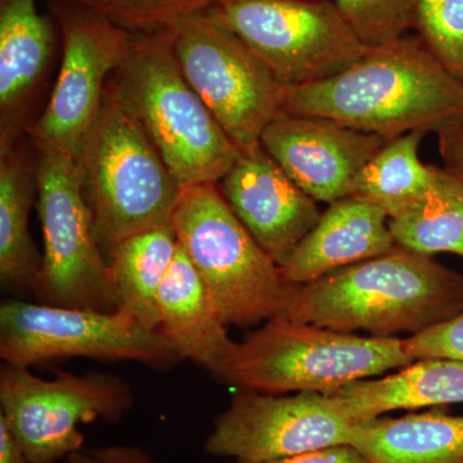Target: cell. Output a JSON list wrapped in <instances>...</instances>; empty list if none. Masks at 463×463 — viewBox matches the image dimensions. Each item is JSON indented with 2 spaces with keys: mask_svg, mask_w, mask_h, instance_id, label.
Segmentation results:
<instances>
[{
  "mask_svg": "<svg viewBox=\"0 0 463 463\" xmlns=\"http://www.w3.org/2000/svg\"><path fill=\"white\" fill-rule=\"evenodd\" d=\"M411 362L403 340L358 336L279 316L234 344L214 379L264 394H326Z\"/></svg>",
  "mask_w": 463,
  "mask_h": 463,
  "instance_id": "obj_4",
  "label": "cell"
},
{
  "mask_svg": "<svg viewBox=\"0 0 463 463\" xmlns=\"http://www.w3.org/2000/svg\"><path fill=\"white\" fill-rule=\"evenodd\" d=\"M463 310V276L401 246L307 285L291 286L282 317L373 336L416 335Z\"/></svg>",
  "mask_w": 463,
  "mask_h": 463,
  "instance_id": "obj_2",
  "label": "cell"
},
{
  "mask_svg": "<svg viewBox=\"0 0 463 463\" xmlns=\"http://www.w3.org/2000/svg\"><path fill=\"white\" fill-rule=\"evenodd\" d=\"M368 47L397 41L413 27L416 0H334Z\"/></svg>",
  "mask_w": 463,
  "mask_h": 463,
  "instance_id": "obj_27",
  "label": "cell"
},
{
  "mask_svg": "<svg viewBox=\"0 0 463 463\" xmlns=\"http://www.w3.org/2000/svg\"><path fill=\"white\" fill-rule=\"evenodd\" d=\"M65 463H100L96 456L91 452H80L72 453L71 456L67 457Z\"/></svg>",
  "mask_w": 463,
  "mask_h": 463,
  "instance_id": "obj_33",
  "label": "cell"
},
{
  "mask_svg": "<svg viewBox=\"0 0 463 463\" xmlns=\"http://www.w3.org/2000/svg\"><path fill=\"white\" fill-rule=\"evenodd\" d=\"M326 395L353 422L370 421L392 411L459 404L463 403V364L419 359L397 373L356 381Z\"/></svg>",
  "mask_w": 463,
  "mask_h": 463,
  "instance_id": "obj_19",
  "label": "cell"
},
{
  "mask_svg": "<svg viewBox=\"0 0 463 463\" xmlns=\"http://www.w3.org/2000/svg\"><path fill=\"white\" fill-rule=\"evenodd\" d=\"M389 141L330 118L281 112L260 145L301 190L330 205L349 196L356 175Z\"/></svg>",
  "mask_w": 463,
  "mask_h": 463,
  "instance_id": "obj_14",
  "label": "cell"
},
{
  "mask_svg": "<svg viewBox=\"0 0 463 463\" xmlns=\"http://www.w3.org/2000/svg\"><path fill=\"white\" fill-rule=\"evenodd\" d=\"M236 463V462H234ZM260 463H368L364 455L353 446L323 448L313 452L285 457Z\"/></svg>",
  "mask_w": 463,
  "mask_h": 463,
  "instance_id": "obj_29",
  "label": "cell"
},
{
  "mask_svg": "<svg viewBox=\"0 0 463 463\" xmlns=\"http://www.w3.org/2000/svg\"><path fill=\"white\" fill-rule=\"evenodd\" d=\"M0 463H30L3 419H0Z\"/></svg>",
  "mask_w": 463,
  "mask_h": 463,
  "instance_id": "obj_32",
  "label": "cell"
},
{
  "mask_svg": "<svg viewBox=\"0 0 463 463\" xmlns=\"http://www.w3.org/2000/svg\"><path fill=\"white\" fill-rule=\"evenodd\" d=\"M132 386L109 373L57 371L43 380L29 367H0V419L30 463H56L80 452L79 429L94 421L118 423L132 410Z\"/></svg>",
  "mask_w": 463,
  "mask_h": 463,
  "instance_id": "obj_10",
  "label": "cell"
},
{
  "mask_svg": "<svg viewBox=\"0 0 463 463\" xmlns=\"http://www.w3.org/2000/svg\"><path fill=\"white\" fill-rule=\"evenodd\" d=\"M51 11L62 35L60 74L47 108L25 132L33 147L79 160L102 109L109 78L127 56L133 33L65 0H52Z\"/></svg>",
  "mask_w": 463,
  "mask_h": 463,
  "instance_id": "obj_12",
  "label": "cell"
},
{
  "mask_svg": "<svg viewBox=\"0 0 463 463\" xmlns=\"http://www.w3.org/2000/svg\"><path fill=\"white\" fill-rule=\"evenodd\" d=\"M108 90L138 121L181 183H219L241 152L183 75L167 30L132 33Z\"/></svg>",
  "mask_w": 463,
  "mask_h": 463,
  "instance_id": "obj_3",
  "label": "cell"
},
{
  "mask_svg": "<svg viewBox=\"0 0 463 463\" xmlns=\"http://www.w3.org/2000/svg\"><path fill=\"white\" fill-rule=\"evenodd\" d=\"M383 210L359 197L330 203L313 230L279 264L289 286L318 281L397 246Z\"/></svg>",
  "mask_w": 463,
  "mask_h": 463,
  "instance_id": "obj_16",
  "label": "cell"
},
{
  "mask_svg": "<svg viewBox=\"0 0 463 463\" xmlns=\"http://www.w3.org/2000/svg\"><path fill=\"white\" fill-rule=\"evenodd\" d=\"M210 11L288 87L339 74L371 48L334 0H216Z\"/></svg>",
  "mask_w": 463,
  "mask_h": 463,
  "instance_id": "obj_11",
  "label": "cell"
},
{
  "mask_svg": "<svg viewBox=\"0 0 463 463\" xmlns=\"http://www.w3.org/2000/svg\"><path fill=\"white\" fill-rule=\"evenodd\" d=\"M78 163L105 254L134 234L170 225L181 199V183L138 121L108 88Z\"/></svg>",
  "mask_w": 463,
  "mask_h": 463,
  "instance_id": "obj_5",
  "label": "cell"
},
{
  "mask_svg": "<svg viewBox=\"0 0 463 463\" xmlns=\"http://www.w3.org/2000/svg\"><path fill=\"white\" fill-rule=\"evenodd\" d=\"M183 75L241 154L260 145L288 87L210 8L166 29Z\"/></svg>",
  "mask_w": 463,
  "mask_h": 463,
  "instance_id": "obj_9",
  "label": "cell"
},
{
  "mask_svg": "<svg viewBox=\"0 0 463 463\" xmlns=\"http://www.w3.org/2000/svg\"><path fill=\"white\" fill-rule=\"evenodd\" d=\"M178 249L172 225L141 232L115 246L109 268L118 310L151 330L160 328L158 292Z\"/></svg>",
  "mask_w": 463,
  "mask_h": 463,
  "instance_id": "obj_22",
  "label": "cell"
},
{
  "mask_svg": "<svg viewBox=\"0 0 463 463\" xmlns=\"http://www.w3.org/2000/svg\"><path fill=\"white\" fill-rule=\"evenodd\" d=\"M413 27L429 51L463 81V0H416Z\"/></svg>",
  "mask_w": 463,
  "mask_h": 463,
  "instance_id": "obj_26",
  "label": "cell"
},
{
  "mask_svg": "<svg viewBox=\"0 0 463 463\" xmlns=\"http://www.w3.org/2000/svg\"><path fill=\"white\" fill-rule=\"evenodd\" d=\"M389 225L401 248L428 257L450 252L463 258L462 179L440 169L428 194Z\"/></svg>",
  "mask_w": 463,
  "mask_h": 463,
  "instance_id": "obj_24",
  "label": "cell"
},
{
  "mask_svg": "<svg viewBox=\"0 0 463 463\" xmlns=\"http://www.w3.org/2000/svg\"><path fill=\"white\" fill-rule=\"evenodd\" d=\"M35 197V161L25 148L14 146L0 154V279L21 291H35L42 269L29 232Z\"/></svg>",
  "mask_w": 463,
  "mask_h": 463,
  "instance_id": "obj_21",
  "label": "cell"
},
{
  "mask_svg": "<svg viewBox=\"0 0 463 463\" xmlns=\"http://www.w3.org/2000/svg\"><path fill=\"white\" fill-rule=\"evenodd\" d=\"M218 185L232 212L277 264L321 218L316 200L261 145L241 154Z\"/></svg>",
  "mask_w": 463,
  "mask_h": 463,
  "instance_id": "obj_15",
  "label": "cell"
},
{
  "mask_svg": "<svg viewBox=\"0 0 463 463\" xmlns=\"http://www.w3.org/2000/svg\"><path fill=\"white\" fill-rule=\"evenodd\" d=\"M36 209L43 232L39 303L112 312L111 268L94 231L76 158L35 147Z\"/></svg>",
  "mask_w": 463,
  "mask_h": 463,
  "instance_id": "obj_7",
  "label": "cell"
},
{
  "mask_svg": "<svg viewBox=\"0 0 463 463\" xmlns=\"http://www.w3.org/2000/svg\"><path fill=\"white\" fill-rule=\"evenodd\" d=\"M160 330L184 361L215 377L236 341L219 315L209 289L179 245L172 268L158 292Z\"/></svg>",
  "mask_w": 463,
  "mask_h": 463,
  "instance_id": "obj_18",
  "label": "cell"
},
{
  "mask_svg": "<svg viewBox=\"0 0 463 463\" xmlns=\"http://www.w3.org/2000/svg\"><path fill=\"white\" fill-rule=\"evenodd\" d=\"M215 417L203 449L236 463L273 461L336 446H352L350 421L322 392L264 394L237 389Z\"/></svg>",
  "mask_w": 463,
  "mask_h": 463,
  "instance_id": "obj_13",
  "label": "cell"
},
{
  "mask_svg": "<svg viewBox=\"0 0 463 463\" xmlns=\"http://www.w3.org/2000/svg\"><path fill=\"white\" fill-rule=\"evenodd\" d=\"M403 341L405 352L412 361L450 359L463 364V310Z\"/></svg>",
  "mask_w": 463,
  "mask_h": 463,
  "instance_id": "obj_28",
  "label": "cell"
},
{
  "mask_svg": "<svg viewBox=\"0 0 463 463\" xmlns=\"http://www.w3.org/2000/svg\"><path fill=\"white\" fill-rule=\"evenodd\" d=\"M425 132H411L390 139L353 182L349 196L380 207L390 219L398 218L428 194L439 172L425 165L419 148Z\"/></svg>",
  "mask_w": 463,
  "mask_h": 463,
  "instance_id": "obj_23",
  "label": "cell"
},
{
  "mask_svg": "<svg viewBox=\"0 0 463 463\" xmlns=\"http://www.w3.org/2000/svg\"><path fill=\"white\" fill-rule=\"evenodd\" d=\"M441 152L449 164V170L463 181V129L440 134Z\"/></svg>",
  "mask_w": 463,
  "mask_h": 463,
  "instance_id": "obj_31",
  "label": "cell"
},
{
  "mask_svg": "<svg viewBox=\"0 0 463 463\" xmlns=\"http://www.w3.org/2000/svg\"><path fill=\"white\" fill-rule=\"evenodd\" d=\"M0 358L32 367L70 358L137 362L172 370L184 358L160 330H151L124 310L65 307L29 301L0 306Z\"/></svg>",
  "mask_w": 463,
  "mask_h": 463,
  "instance_id": "obj_8",
  "label": "cell"
},
{
  "mask_svg": "<svg viewBox=\"0 0 463 463\" xmlns=\"http://www.w3.org/2000/svg\"><path fill=\"white\" fill-rule=\"evenodd\" d=\"M130 33L166 30L183 18L212 7L216 0H65Z\"/></svg>",
  "mask_w": 463,
  "mask_h": 463,
  "instance_id": "obj_25",
  "label": "cell"
},
{
  "mask_svg": "<svg viewBox=\"0 0 463 463\" xmlns=\"http://www.w3.org/2000/svg\"><path fill=\"white\" fill-rule=\"evenodd\" d=\"M100 463H156L147 450L129 444H115L91 450Z\"/></svg>",
  "mask_w": 463,
  "mask_h": 463,
  "instance_id": "obj_30",
  "label": "cell"
},
{
  "mask_svg": "<svg viewBox=\"0 0 463 463\" xmlns=\"http://www.w3.org/2000/svg\"><path fill=\"white\" fill-rule=\"evenodd\" d=\"M352 446L368 463H463V416L431 411L356 422Z\"/></svg>",
  "mask_w": 463,
  "mask_h": 463,
  "instance_id": "obj_20",
  "label": "cell"
},
{
  "mask_svg": "<svg viewBox=\"0 0 463 463\" xmlns=\"http://www.w3.org/2000/svg\"><path fill=\"white\" fill-rule=\"evenodd\" d=\"M54 50L36 0H0V154L16 146Z\"/></svg>",
  "mask_w": 463,
  "mask_h": 463,
  "instance_id": "obj_17",
  "label": "cell"
},
{
  "mask_svg": "<svg viewBox=\"0 0 463 463\" xmlns=\"http://www.w3.org/2000/svg\"><path fill=\"white\" fill-rule=\"evenodd\" d=\"M282 112L330 118L389 139L463 129V81L420 38L370 48L339 74L288 87Z\"/></svg>",
  "mask_w": 463,
  "mask_h": 463,
  "instance_id": "obj_1",
  "label": "cell"
},
{
  "mask_svg": "<svg viewBox=\"0 0 463 463\" xmlns=\"http://www.w3.org/2000/svg\"><path fill=\"white\" fill-rule=\"evenodd\" d=\"M170 225L225 325L250 327L282 315L291 286L232 212L218 183L183 188Z\"/></svg>",
  "mask_w": 463,
  "mask_h": 463,
  "instance_id": "obj_6",
  "label": "cell"
}]
</instances>
